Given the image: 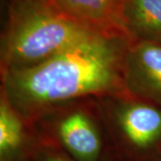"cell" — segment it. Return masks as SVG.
I'll return each instance as SVG.
<instances>
[{
	"instance_id": "6da1fadb",
	"label": "cell",
	"mask_w": 161,
	"mask_h": 161,
	"mask_svg": "<svg viewBox=\"0 0 161 161\" xmlns=\"http://www.w3.org/2000/svg\"><path fill=\"white\" fill-rule=\"evenodd\" d=\"M132 41L95 34L34 66L2 73V93L23 119L89 95L127 92L123 65Z\"/></svg>"
},
{
	"instance_id": "7a4b0ae2",
	"label": "cell",
	"mask_w": 161,
	"mask_h": 161,
	"mask_svg": "<svg viewBox=\"0 0 161 161\" xmlns=\"http://www.w3.org/2000/svg\"><path fill=\"white\" fill-rule=\"evenodd\" d=\"M95 34L51 0H12L1 41L2 73L34 66Z\"/></svg>"
},
{
	"instance_id": "3957f363",
	"label": "cell",
	"mask_w": 161,
	"mask_h": 161,
	"mask_svg": "<svg viewBox=\"0 0 161 161\" xmlns=\"http://www.w3.org/2000/svg\"><path fill=\"white\" fill-rule=\"evenodd\" d=\"M123 76L127 93L161 105V44L132 41L124 59Z\"/></svg>"
},
{
	"instance_id": "277c9868",
	"label": "cell",
	"mask_w": 161,
	"mask_h": 161,
	"mask_svg": "<svg viewBox=\"0 0 161 161\" xmlns=\"http://www.w3.org/2000/svg\"><path fill=\"white\" fill-rule=\"evenodd\" d=\"M65 15L98 34L132 41L123 17L125 0H51Z\"/></svg>"
},
{
	"instance_id": "5b68a950",
	"label": "cell",
	"mask_w": 161,
	"mask_h": 161,
	"mask_svg": "<svg viewBox=\"0 0 161 161\" xmlns=\"http://www.w3.org/2000/svg\"><path fill=\"white\" fill-rule=\"evenodd\" d=\"M120 131L135 148L145 150L161 141V109L141 101H129L115 111Z\"/></svg>"
},
{
	"instance_id": "8992f818",
	"label": "cell",
	"mask_w": 161,
	"mask_h": 161,
	"mask_svg": "<svg viewBox=\"0 0 161 161\" xmlns=\"http://www.w3.org/2000/svg\"><path fill=\"white\" fill-rule=\"evenodd\" d=\"M58 137L78 161H98L101 139L97 127L88 115L75 111L65 115L58 126Z\"/></svg>"
},
{
	"instance_id": "52a82bcc",
	"label": "cell",
	"mask_w": 161,
	"mask_h": 161,
	"mask_svg": "<svg viewBox=\"0 0 161 161\" xmlns=\"http://www.w3.org/2000/svg\"><path fill=\"white\" fill-rule=\"evenodd\" d=\"M123 17L132 41L161 44V0H125Z\"/></svg>"
},
{
	"instance_id": "ba28073f",
	"label": "cell",
	"mask_w": 161,
	"mask_h": 161,
	"mask_svg": "<svg viewBox=\"0 0 161 161\" xmlns=\"http://www.w3.org/2000/svg\"><path fill=\"white\" fill-rule=\"evenodd\" d=\"M0 161H30L23 119L3 93L0 101Z\"/></svg>"
},
{
	"instance_id": "9c48e42d",
	"label": "cell",
	"mask_w": 161,
	"mask_h": 161,
	"mask_svg": "<svg viewBox=\"0 0 161 161\" xmlns=\"http://www.w3.org/2000/svg\"><path fill=\"white\" fill-rule=\"evenodd\" d=\"M43 161H70L66 158L59 154H55V153H50L47 154L43 158Z\"/></svg>"
}]
</instances>
